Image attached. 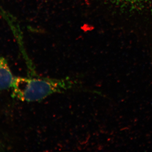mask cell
I'll list each match as a JSON object with an SVG mask.
<instances>
[{"label": "cell", "instance_id": "6da1fadb", "mask_svg": "<svg viewBox=\"0 0 152 152\" xmlns=\"http://www.w3.org/2000/svg\"><path fill=\"white\" fill-rule=\"evenodd\" d=\"M68 81L46 78L15 77L12 95L23 102H37L70 87Z\"/></svg>", "mask_w": 152, "mask_h": 152}, {"label": "cell", "instance_id": "7a4b0ae2", "mask_svg": "<svg viewBox=\"0 0 152 152\" xmlns=\"http://www.w3.org/2000/svg\"><path fill=\"white\" fill-rule=\"evenodd\" d=\"M15 78L7 60L0 56V91L12 88Z\"/></svg>", "mask_w": 152, "mask_h": 152}, {"label": "cell", "instance_id": "3957f363", "mask_svg": "<svg viewBox=\"0 0 152 152\" xmlns=\"http://www.w3.org/2000/svg\"><path fill=\"white\" fill-rule=\"evenodd\" d=\"M126 1L129 2H140L144 0H125Z\"/></svg>", "mask_w": 152, "mask_h": 152}]
</instances>
